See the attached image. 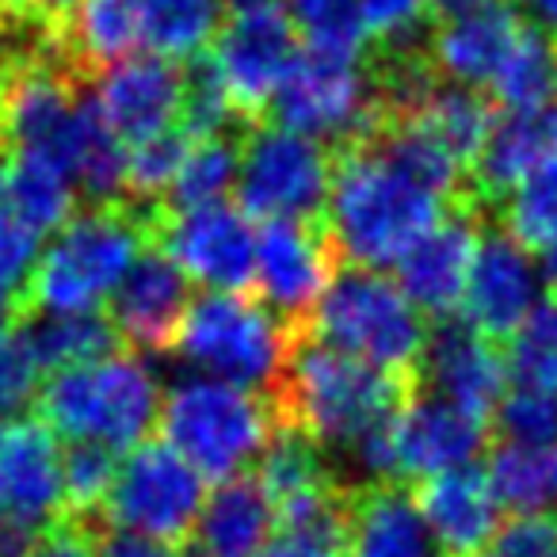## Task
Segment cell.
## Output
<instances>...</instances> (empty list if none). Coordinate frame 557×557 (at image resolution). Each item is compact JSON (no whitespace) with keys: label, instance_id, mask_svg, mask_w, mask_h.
<instances>
[{"label":"cell","instance_id":"6da1fadb","mask_svg":"<svg viewBox=\"0 0 557 557\" xmlns=\"http://www.w3.org/2000/svg\"><path fill=\"white\" fill-rule=\"evenodd\" d=\"M287 329V363L268 401L278 424L302 428L325 450L348 455L359 440L397 420L424 394V379L382 371L351 351L333 348L306 325Z\"/></svg>","mask_w":557,"mask_h":557},{"label":"cell","instance_id":"7a4b0ae2","mask_svg":"<svg viewBox=\"0 0 557 557\" xmlns=\"http://www.w3.org/2000/svg\"><path fill=\"white\" fill-rule=\"evenodd\" d=\"M450 202L428 191L371 146L333 149V187H329V233L341 268L389 271L424 240Z\"/></svg>","mask_w":557,"mask_h":557},{"label":"cell","instance_id":"3957f363","mask_svg":"<svg viewBox=\"0 0 557 557\" xmlns=\"http://www.w3.org/2000/svg\"><path fill=\"white\" fill-rule=\"evenodd\" d=\"M161 207L134 199L85 202L42 248L27 278V321L47 313H88L108 302L134 260L161 237Z\"/></svg>","mask_w":557,"mask_h":557},{"label":"cell","instance_id":"277c9868","mask_svg":"<svg viewBox=\"0 0 557 557\" xmlns=\"http://www.w3.org/2000/svg\"><path fill=\"white\" fill-rule=\"evenodd\" d=\"M306 329L382 371L424 379L432 321L412 306L389 271L341 268Z\"/></svg>","mask_w":557,"mask_h":557},{"label":"cell","instance_id":"5b68a950","mask_svg":"<svg viewBox=\"0 0 557 557\" xmlns=\"http://www.w3.org/2000/svg\"><path fill=\"white\" fill-rule=\"evenodd\" d=\"M161 389L134 351L54 371L39 389V417L62 440H96L119 455L149 440L161 420Z\"/></svg>","mask_w":557,"mask_h":557},{"label":"cell","instance_id":"8992f818","mask_svg":"<svg viewBox=\"0 0 557 557\" xmlns=\"http://www.w3.org/2000/svg\"><path fill=\"white\" fill-rule=\"evenodd\" d=\"M157 428L161 440L176 447L202 478L222 485L263 455L278 420L260 389L222 379H191L169 389Z\"/></svg>","mask_w":557,"mask_h":557},{"label":"cell","instance_id":"52a82bcc","mask_svg":"<svg viewBox=\"0 0 557 557\" xmlns=\"http://www.w3.org/2000/svg\"><path fill=\"white\" fill-rule=\"evenodd\" d=\"M290 329L256 295L207 290L191 302L180 329L176 356L207 371L210 379L271 394L287 363Z\"/></svg>","mask_w":557,"mask_h":557},{"label":"cell","instance_id":"ba28073f","mask_svg":"<svg viewBox=\"0 0 557 557\" xmlns=\"http://www.w3.org/2000/svg\"><path fill=\"white\" fill-rule=\"evenodd\" d=\"M333 187V149L287 126L256 123L240 134V172L233 202L252 222L325 218Z\"/></svg>","mask_w":557,"mask_h":557},{"label":"cell","instance_id":"9c48e42d","mask_svg":"<svg viewBox=\"0 0 557 557\" xmlns=\"http://www.w3.org/2000/svg\"><path fill=\"white\" fill-rule=\"evenodd\" d=\"M374 119H379V103H374L367 58L302 50L287 81L278 85L263 123L318 138L329 149H344L367 138Z\"/></svg>","mask_w":557,"mask_h":557},{"label":"cell","instance_id":"30bf717a","mask_svg":"<svg viewBox=\"0 0 557 557\" xmlns=\"http://www.w3.org/2000/svg\"><path fill=\"white\" fill-rule=\"evenodd\" d=\"M202 504L207 478L164 440H146L123 455L100 523L149 534L176 549L180 542L195 539Z\"/></svg>","mask_w":557,"mask_h":557},{"label":"cell","instance_id":"8fae6325","mask_svg":"<svg viewBox=\"0 0 557 557\" xmlns=\"http://www.w3.org/2000/svg\"><path fill=\"white\" fill-rule=\"evenodd\" d=\"M298 42L302 39L283 0L230 12L218 39L210 42V58L230 88L240 126H256L268 119L278 85L287 81L290 65L302 54Z\"/></svg>","mask_w":557,"mask_h":557},{"label":"cell","instance_id":"7c38bea8","mask_svg":"<svg viewBox=\"0 0 557 557\" xmlns=\"http://www.w3.org/2000/svg\"><path fill=\"white\" fill-rule=\"evenodd\" d=\"M341 271L329 218H271L256 233V298L283 325H306Z\"/></svg>","mask_w":557,"mask_h":557},{"label":"cell","instance_id":"4fadbf2b","mask_svg":"<svg viewBox=\"0 0 557 557\" xmlns=\"http://www.w3.org/2000/svg\"><path fill=\"white\" fill-rule=\"evenodd\" d=\"M161 248L210 290L256 295V230L252 218L230 199L161 218Z\"/></svg>","mask_w":557,"mask_h":557},{"label":"cell","instance_id":"5bb4252c","mask_svg":"<svg viewBox=\"0 0 557 557\" xmlns=\"http://www.w3.org/2000/svg\"><path fill=\"white\" fill-rule=\"evenodd\" d=\"M191 302V275L164 252L161 240H153L108 298V318L123 336L126 351L169 356L176 351Z\"/></svg>","mask_w":557,"mask_h":557},{"label":"cell","instance_id":"9a60e30c","mask_svg":"<svg viewBox=\"0 0 557 557\" xmlns=\"http://www.w3.org/2000/svg\"><path fill=\"white\" fill-rule=\"evenodd\" d=\"M485 225V210L473 207V202L450 207V214L424 240H417L409 256L394 268L401 290L432 325L458 318V310H462V295L466 283H470L473 260H478Z\"/></svg>","mask_w":557,"mask_h":557},{"label":"cell","instance_id":"2e32d148","mask_svg":"<svg viewBox=\"0 0 557 557\" xmlns=\"http://www.w3.org/2000/svg\"><path fill=\"white\" fill-rule=\"evenodd\" d=\"M539 268L531 263V252L508 237L500 225L488 222L481 233L478 260H473L470 283L462 295V321L493 344H508L516 329L527 321V313L539 302Z\"/></svg>","mask_w":557,"mask_h":557},{"label":"cell","instance_id":"e0dca14e","mask_svg":"<svg viewBox=\"0 0 557 557\" xmlns=\"http://www.w3.org/2000/svg\"><path fill=\"white\" fill-rule=\"evenodd\" d=\"M96 103L123 146H141V141L180 126L184 62L157 54V50L123 58L100 77Z\"/></svg>","mask_w":557,"mask_h":557},{"label":"cell","instance_id":"ac0fdd59","mask_svg":"<svg viewBox=\"0 0 557 557\" xmlns=\"http://www.w3.org/2000/svg\"><path fill=\"white\" fill-rule=\"evenodd\" d=\"M508 359L500 344L485 341L458 318L432 325V344L424 356V389L493 424L508 394Z\"/></svg>","mask_w":557,"mask_h":557},{"label":"cell","instance_id":"d6986e66","mask_svg":"<svg viewBox=\"0 0 557 557\" xmlns=\"http://www.w3.org/2000/svg\"><path fill=\"white\" fill-rule=\"evenodd\" d=\"M523 32L527 16L516 0H488L481 9L435 20L428 32V54L447 81L488 92Z\"/></svg>","mask_w":557,"mask_h":557},{"label":"cell","instance_id":"ffe728a7","mask_svg":"<svg viewBox=\"0 0 557 557\" xmlns=\"http://www.w3.org/2000/svg\"><path fill=\"white\" fill-rule=\"evenodd\" d=\"M488 447H493V424L435 394H420L397 417V478L409 485L455 466L481 462Z\"/></svg>","mask_w":557,"mask_h":557},{"label":"cell","instance_id":"44dd1931","mask_svg":"<svg viewBox=\"0 0 557 557\" xmlns=\"http://www.w3.org/2000/svg\"><path fill=\"white\" fill-rule=\"evenodd\" d=\"M0 504L32 527L62 519V450L42 417L0 420Z\"/></svg>","mask_w":557,"mask_h":557},{"label":"cell","instance_id":"7402d4cb","mask_svg":"<svg viewBox=\"0 0 557 557\" xmlns=\"http://www.w3.org/2000/svg\"><path fill=\"white\" fill-rule=\"evenodd\" d=\"M420 511L450 557H481L500 531V500L488 481L485 458L412 481Z\"/></svg>","mask_w":557,"mask_h":557},{"label":"cell","instance_id":"603a6c76","mask_svg":"<svg viewBox=\"0 0 557 557\" xmlns=\"http://www.w3.org/2000/svg\"><path fill=\"white\" fill-rule=\"evenodd\" d=\"M348 557H450L409 481H359L348 500Z\"/></svg>","mask_w":557,"mask_h":557},{"label":"cell","instance_id":"cb8c5ba5","mask_svg":"<svg viewBox=\"0 0 557 557\" xmlns=\"http://www.w3.org/2000/svg\"><path fill=\"white\" fill-rule=\"evenodd\" d=\"M549 161H557V103L531 111H500L470 176L473 202L485 210V218H493V210L534 169Z\"/></svg>","mask_w":557,"mask_h":557},{"label":"cell","instance_id":"d4e9b609","mask_svg":"<svg viewBox=\"0 0 557 557\" xmlns=\"http://www.w3.org/2000/svg\"><path fill=\"white\" fill-rule=\"evenodd\" d=\"M275 504L252 470L222 481L202 504L199 527H195V549L199 557H256L275 539Z\"/></svg>","mask_w":557,"mask_h":557},{"label":"cell","instance_id":"484cf974","mask_svg":"<svg viewBox=\"0 0 557 557\" xmlns=\"http://www.w3.org/2000/svg\"><path fill=\"white\" fill-rule=\"evenodd\" d=\"M77 210V184L54 164L32 153L0 157V214L16 218L47 237L62 230Z\"/></svg>","mask_w":557,"mask_h":557},{"label":"cell","instance_id":"4316f807","mask_svg":"<svg viewBox=\"0 0 557 557\" xmlns=\"http://www.w3.org/2000/svg\"><path fill=\"white\" fill-rule=\"evenodd\" d=\"M146 35V0H81L73 20L70 62L85 81H100L131 58Z\"/></svg>","mask_w":557,"mask_h":557},{"label":"cell","instance_id":"83f0119b","mask_svg":"<svg viewBox=\"0 0 557 557\" xmlns=\"http://www.w3.org/2000/svg\"><path fill=\"white\" fill-rule=\"evenodd\" d=\"M485 470L500 508L511 516H554L557 511V440L508 443L493 440Z\"/></svg>","mask_w":557,"mask_h":557},{"label":"cell","instance_id":"f1b7e54d","mask_svg":"<svg viewBox=\"0 0 557 557\" xmlns=\"http://www.w3.org/2000/svg\"><path fill=\"white\" fill-rule=\"evenodd\" d=\"M252 473L268 488L271 504H275V516L283 504L302 500V496L318 493V488L336 485V473L329 466V450L310 432L290 424H278L271 432L268 447L256 458Z\"/></svg>","mask_w":557,"mask_h":557},{"label":"cell","instance_id":"f546056e","mask_svg":"<svg viewBox=\"0 0 557 557\" xmlns=\"http://www.w3.org/2000/svg\"><path fill=\"white\" fill-rule=\"evenodd\" d=\"M27 333L39 351V363L47 374L70 371V367H88L111 359L126 348L119 329L111 325L108 313H47V318L27 321Z\"/></svg>","mask_w":557,"mask_h":557},{"label":"cell","instance_id":"4dcf8cb0","mask_svg":"<svg viewBox=\"0 0 557 557\" xmlns=\"http://www.w3.org/2000/svg\"><path fill=\"white\" fill-rule=\"evenodd\" d=\"M500 111H531L557 103V32L527 20V32L488 88Z\"/></svg>","mask_w":557,"mask_h":557},{"label":"cell","instance_id":"1f68e13d","mask_svg":"<svg viewBox=\"0 0 557 557\" xmlns=\"http://www.w3.org/2000/svg\"><path fill=\"white\" fill-rule=\"evenodd\" d=\"M230 20V0H146V42L164 58H187L210 50Z\"/></svg>","mask_w":557,"mask_h":557},{"label":"cell","instance_id":"d6a6232c","mask_svg":"<svg viewBox=\"0 0 557 557\" xmlns=\"http://www.w3.org/2000/svg\"><path fill=\"white\" fill-rule=\"evenodd\" d=\"M240 134H218V138H199L187 153L184 169H180L176 184H172L169 199L161 202L164 214H184V210L207 207L218 202L237 187L240 172Z\"/></svg>","mask_w":557,"mask_h":557},{"label":"cell","instance_id":"836d02e7","mask_svg":"<svg viewBox=\"0 0 557 557\" xmlns=\"http://www.w3.org/2000/svg\"><path fill=\"white\" fill-rule=\"evenodd\" d=\"M493 225H500L516 245H523L527 252H546L549 245H557V161L534 169L500 207L488 218Z\"/></svg>","mask_w":557,"mask_h":557},{"label":"cell","instance_id":"e575fe53","mask_svg":"<svg viewBox=\"0 0 557 557\" xmlns=\"http://www.w3.org/2000/svg\"><path fill=\"white\" fill-rule=\"evenodd\" d=\"M119 466H123V458L108 443H70V450L62 455V516L100 523L103 504L115 488Z\"/></svg>","mask_w":557,"mask_h":557},{"label":"cell","instance_id":"d590c367","mask_svg":"<svg viewBox=\"0 0 557 557\" xmlns=\"http://www.w3.org/2000/svg\"><path fill=\"white\" fill-rule=\"evenodd\" d=\"M283 4L295 20V32L306 42V50L341 58L371 54V35H367L359 0H283Z\"/></svg>","mask_w":557,"mask_h":557},{"label":"cell","instance_id":"8d00e7d4","mask_svg":"<svg viewBox=\"0 0 557 557\" xmlns=\"http://www.w3.org/2000/svg\"><path fill=\"white\" fill-rule=\"evenodd\" d=\"M508 374L519 386L557 394V298L546 295L534 302L527 321L504 344Z\"/></svg>","mask_w":557,"mask_h":557},{"label":"cell","instance_id":"74e56055","mask_svg":"<svg viewBox=\"0 0 557 557\" xmlns=\"http://www.w3.org/2000/svg\"><path fill=\"white\" fill-rule=\"evenodd\" d=\"M195 138L184 126L157 134V138L131 146V161H126V199L146 202V207H161L169 199L172 184H176L180 169H184L187 153H191Z\"/></svg>","mask_w":557,"mask_h":557},{"label":"cell","instance_id":"f35d334b","mask_svg":"<svg viewBox=\"0 0 557 557\" xmlns=\"http://www.w3.org/2000/svg\"><path fill=\"white\" fill-rule=\"evenodd\" d=\"M81 0H0V39L42 42L70 58Z\"/></svg>","mask_w":557,"mask_h":557},{"label":"cell","instance_id":"ab89813d","mask_svg":"<svg viewBox=\"0 0 557 557\" xmlns=\"http://www.w3.org/2000/svg\"><path fill=\"white\" fill-rule=\"evenodd\" d=\"M42 374L47 371H42L27 325L0 333V420L24 417L27 405L39 401Z\"/></svg>","mask_w":557,"mask_h":557},{"label":"cell","instance_id":"60d3db41","mask_svg":"<svg viewBox=\"0 0 557 557\" xmlns=\"http://www.w3.org/2000/svg\"><path fill=\"white\" fill-rule=\"evenodd\" d=\"M493 440L554 443L557 440V394L531 389V386L508 389L493 417Z\"/></svg>","mask_w":557,"mask_h":557},{"label":"cell","instance_id":"b9f144b4","mask_svg":"<svg viewBox=\"0 0 557 557\" xmlns=\"http://www.w3.org/2000/svg\"><path fill=\"white\" fill-rule=\"evenodd\" d=\"M363 24L371 35V50H397L428 42L432 32V9L428 0H359Z\"/></svg>","mask_w":557,"mask_h":557},{"label":"cell","instance_id":"7bdbcfd3","mask_svg":"<svg viewBox=\"0 0 557 557\" xmlns=\"http://www.w3.org/2000/svg\"><path fill=\"white\" fill-rule=\"evenodd\" d=\"M39 245L42 233H35L32 225L16 222V218L0 214V290L24 298L27 278H32L35 263H39Z\"/></svg>","mask_w":557,"mask_h":557},{"label":"cell","instance_id":"ee69618b","mask_svg":"<svg viewBox=\"0 0 557 557\" xmlns=\"http://www.w3.org/2000/svg\"><path fill=\"white\" fill-rule=\"evenodd\" d=\"M493 557H557V516H511L496 531Z\"/></svg>","mask_w":557,"mask_h":557},{"label":"cell","instance_id":"f6af8a7d","mask_svg":"<svg viewBox=\"0 0 557 557\" xmlns=\"http://www.w3.org/2000/svg\"><path fill=\"white\" fill-rule=\"evenodd\" d=\"M32 557H96V523L85 519H54L39 534V546Z\"/></svg>","mask_w":557,"mask_h":557},{"label":"cell","instance_id":"bcb514c9","mask_svg":"<svg viewBox=\"0 0 557 557\" xmlns=\"http://www.w3.org/2000/svg\"><path fill=\"white\" fill-rule=\"evenodd\" d=\"M256 557H348V539L344 534L278 531Z\"/></svg>","mask_w":557,"mask_h":557},{"label":"cell","instance_id":"7dc6e473","mask_svg":"<svg viewBox=\"0 0 557 557\" xmlns=\"http://www.w3.org/2000/svg\"><path fill=\"white\" fill-rule=\"evenodd\" d=\"M96 557H172V546L126 527L96 523Z\"/></svg>","mask_w":557,"mask_h":557},{"label":"cell","instance_id":"c3c4849f","mask_svg":"<svg viewBox=\"0 0 557 557\" xmlns=\"http://www.w3.org/2000/svg\"><path fill=\"white\" fill-rule=\"evenodd\" d=\"M42 531H47V527L24 523V519H16L0 504V557H32Z\"/></svg>","mask_w":557,"mask_h":557},{"label":"cell","instance_id":"681fc988","mask_svg":"<svg viewBox=\"0 0 557 557\" xmlns=\"http://www.w3.org/2000/svg\"><path fill=\"white\" fill-rule=\"evenodd\" d=\"M516 4L523 9L527 20H534V24L557 32V0H516Z\"/></svg>","mask_w":557,"mask_h":557},{"label":"cell","instance_id":"f907efd6","mask_svg":"<svg viewBox=\"0 0 557 557\" xmlns=\"http://www.w3.org/2000/svg\"><path fill=\"white\" fill-rule=\"evenodd\" d=\"M16 325H27L24 298L0 290V333H9V329H16Z\"/></svg>","mask_w":557,"mask_h":557},{"label":"cell","instance_id":"816d5d0a","mask_svg":"<svg viewBox=\"0 0 557 557\" xmlns=\"http://www.w3.org/2000/svg\"><path fill=\"white\" fill-rule=\"evenodd\" d=\"M481 4H488V0H428V9H432V20L458 16V12L481 9Z\"/></svg>","mask_w":557,"mask_h":557},{"label":"cell","instance_id":"f5cc1de1","mask_svg":"<svg viewBox=\"0 0 557 557\" xmlns=\"http://www.w3.org/2000/svg\"><path fill=\"white\" fill-rule=\"evenodd\" d=\"M539 275H542V283H546V295L557 298V245H549L546 252H542Z\"/></svg>","mask_w":557,"mask_h":557},{"label":"cell","instance_id":"db71d44e","mask_svg":"<svg viewBox=\"0 0 557 557\" xmlns=\"http://www.w3.org/2000/svg\"><path fill=\"white\" fill-rule=\"evenodd\" d=\"M252 4H268V0H230V12H237V9H252Z\"/></svg>","mask_w":557,"mask_h":557},{"label":"cell","instance_id":"11a10c76","mask_svg":"<svg viewBox=\"0 0 557 557\" xmlns=\"http://www.w3.org/2000/svg\"><path fill=\"white\" fill-rule=\"evenodd\" d=\"M195 557H199V554H195Z\"/></svg>","mask_w":557,"mask_h":557}]
</instances>
